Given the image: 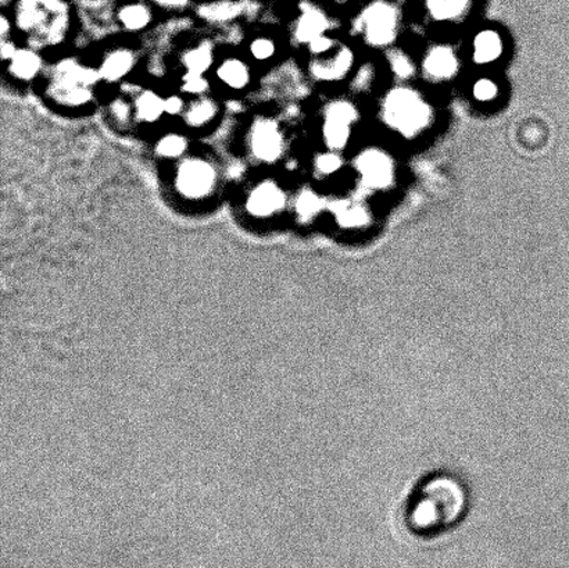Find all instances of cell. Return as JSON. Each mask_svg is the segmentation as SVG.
<instances>
[{
	"instance_id": "obj_1",
	"label": "cell",
	"mask_w": 569,
	"mask_h": 568,
	"mask_svg": "<svg viewBox=\"0 0 569 568\" xmlns=\"http://www.w3.org/2000/svg\"><path fill=\"white\" fill-rule=\"evenodd\" d=\"M468 502L466 484L459 477L435 472L415 489L407 506V527L417 537L442 536L465 519Z\"/></svg>"
},
{
	"instance_id": "obj_2",
	"label": "cell",
	"mask_w": 569,
	"mask_h": 568,
	"mask_svg": "<svg viewBox=\"0 0 569 568\" xmlns=\"http://www.w3.org/2000/svg\"><path fill=\"white\" fill-rule=\"evenodd\" d=\"M385 114L396 130L411 136L426 127L429 121V109L422 99L409 89H396L389 94Z\"/></svg>"
},
{
	"instance_id": "obj_3",
	"label": "cell",
	"mask_w": 569,
	"mask_h": 568,
	"mask_svg": "<svg viewBox=\"0 0 569 568\" xmlns=\"http://www.w3.org/2000/svg\"><path fill=\"white\" fill-rule=\"evenodd\" d=\"M214 172L203 161H188L178 175V188L188 197L198 198L213 187Z\"/></svg>"
},
{
	"instance_id": "obj_4",
	"label": "cell",
	"mask_w": 569,
	"mask_h": 568,
	"mask_svg": "<svg viewBox=\"0 0 569 568\" xmlns=\"http://www.w3.org/2000/svg\"><path fill=\"white\" fill-rule=\"evenodd\" d=\"M367 38L372 43H388L395 36L396 14L388 6L376 4L368 9L365 17Z\"/></svg>"
},
{
	"instance_id": "obj_5",
	"label": "cell",
	"mask_w": 569,
	"mask_h": 568,
	"mask_svg": "<svg viewBox=\"0 0 569 568\" xmlns=\"http://www.w3.org/2000/svg\"><path fill=\"white\" fill-rule=\"evenodd\" d=\"M356 113L351 106L338 103L332 106L327 116L326 137L333 148L343 147L349 137V127Z\"/></svg>"
},
{
	"instance_id": "obj_6",
	"label": "cell",
	"mask_w": 569,
	"mask_h": 568,
	"mask_svg": "<svg viewBox=\"0 0 569 568\" xmlns=\"http://www.w3.org/2000/svg\"><path fill=\"white\" fill-rule=\"evenodd\" d=\"M359 170L367 183L372 187H387L392 180V163L387 156L367 152L359 160Z\"/></svg>"
},
{
	"instance_id": "obj_7",
	"label": "cell",
	"mask_w": 569,
	"mask_h": 568,
	"mask_svg": "<svg viewBox=\"0 0 569 568\" xmlns=\"http://www.w3.org/2000/svg\"><path fill=\"white\" fill-rule=\"evenodd\" d=\"M253 149L259 158L274 159L281 152L280 131L272 122H261L253 132Z\"/></svg>"
},
{
	"instance_id": "obj_8",
	"label": "cell",
	"mask_w": 569,
	"mask_h": 568,
	"mask_svg": "<svg viewBox=\"0 0 569 568\" xmlns=\"http://www.w3.org/2000/svg\"><path fill=\"white\" fill-rule=\"evenodd\" d=\"M284 202L283 195L276 186L266 183L252 193L249 199V210L256 216H269L280 210Z\"/></svg>"
},
{
	"instance_id": "obj_9",
	"label": "cell",
	"mask_w": 569,
	"mask_h": 568,
	"mask_svg": "<svg viewBox=\"0 0 569 568\" xmlns=\"http://www.w3.org/2000/svg\"><path fill=\"white\" fill-rule=\"evenodd\" d=\"M501 49H503V47H501V39L498 33L492 31L479 33L476 39V44H473L476 60L479 61V63H489V61L498 59Z\"/></svg>"
},
{
	"instance_id": "obj_10",
	"label": "cell",
	"mask_w": 569,
	"mask_h": 568,
	"mask_svg": "<svg viewBox=\"0 0 569 568\" xmlns=\"http://www.w3.org/2000/svg\"><path fill=\"white\" fill-rule=\"evenodd\" d=\"M426 66L429 74L446 78L457 70V60L449 49L440 48L428 56Z\"/></svg>"
},
{
	"instance_id": "obj_11",
	"label": "cell",
	"mask_w": 569,
	"mask_h": 568,
	"mask_svg": "<svg viewBox=\"0 0 569 568\" xmlns=\"http://www.w3.org/2000/svg\"><path fill=\"white\" fill-rule=\"evenodd\" d=\"M470 0H428L429 10L439 20L455 19L467 8Z\"/></svg>"
},
{
	"instance_id": "obj_12",
	"label": "cell",
	"mask_w": 569,
	"mask_h": 568,
	"mask_svg": "<svg viewBox=\"0 0 569 568\" xmlns=\"http://www.w3.org/2000/svg\"><path fill=\"white\" fill-rule=\"evenodd\" d=\"M323 27H326L323 17L316 13V11H311V13L306 14L303 19H301L299 37L303 39V41H312V39L316 41L317 38H320Z\"/></svg>"
},
{
	"instance_id": "obj_13",
	"label": "cell",
	"mask_w": 569,
	"mask_h": 568,
	"mask_svg": "<svg viewBox=\"0 0 569 568\" xmlns=\"http://www.w3.org/2000/svg\"><path fill=\"white\" fill-rule=\"evenodd\" d=\"M221 80L226 81L228 86L241 88L248 80V72L243 64L238 61H228L221 67L220 71Z\"/></svg>"
},
{
	"instance_id": "obj_14",
	"label": "cell",
	"mask_w": 569,
	"mask_h": 568,
	"mask_svg": "<svg viewBox=\"0 0 569 568\" xmlns=\"http://www.w3.org/2000/svg\"><path fill=\"white\" fill-rule=\"evenodd\" d=\"M131 63V56L124 53L111 56V58L104 63V76H108L109 78L120 77L121 74H124L128 69H130Z\"/></svg>"
},
{
	"instance_id": "obj_15",
	"label": "cell",
	"mask_w": 569,
	"mask_h": 568,
	"mask_svg": "<svg viewBox=\"0 0 569 568\" xmlns=\"http://www.w3.org/2000/svg\"><path fill=\"white\" fill-rule=\"evenodd\" d=\"M38 69V61L31 53L16 54L13 61V71L17 76L30 77Z\"/></svg>"
},
{
	"instance_id": "obj_16",
	"label": "cell",
	"mask_w": 569,
	"mask_h": 568,
	"mask_svg": "<svg viewBox=\"0 0 569 568\" xmlns=\"http://www.w3.org/2000/svg\"><path fill=\"white\" fill-rule=\"evenodd\" d=\"M122 21H124V24L131 28L142 27L147 24L148 21L147 10L139 8V6L128 8L122 11Z\"/></svg>"
},
{
	"instance_id": "obj_17",
	"label": "cell",
	"mask_w": 569,
	"mask_h": 568,
	"mask_svg": "<svg viewBox=\"0 0 569 568\" xmlns=\"http://www.w3.org/2000/svg\"><path fill=\"white\" fill-rule=\"evenodd\" d=\"M139 110H141L144 119L153 120L163 110V103L158 98H154L153 94H147V97L142 98Z\"/></svg>"
},
{
	"instance_id": "obj_18",
	"label": "cell",
	"mask_w": 569,
	"mask_h": 568,
	"mask_svg": "<svg viewBox=\"0 0 569 568\" xmlns=\"http://www.w3.org/2000/svg\"><path fill=\"white\" fill-rule=\"evenodd\" d=\"M210 63V53L208 49H199L197 52L189 54L188 67L192 71H202Z\"/></svg>"
},
{
	"instance_id": "obj_19",
	"label": "cell",
	"mask_w": 569,
	"mask_h": 568,
	"mask_svg": "<svg viewBox=\"0 0 569 568\" xmlns=\"http://www.w3.org/2000/svg\"><path fill=\"white\" fill-rule=\"evenodd\" d=\"M213 114V106L209 102H202L189 111V120L194 122V124H199V122L208 121Z\"/></svg>"
},
{
	"instance_id": "obj_20",
	"label": "cell",
	"mask_w": 569,
	"mask_h": 568,
	"mask_svg": "<svg viewBox=\"0 0 569 568\" xmlns=\"http://www.w3.org/2000/svg\"><path fill=\"white\" fill-rule=\"evenodd\" d=\"M183 148H186V142L178 137L166 138L164 141L160 143V152L166 156L180 155Z\"/></svg>"
},
{
	"instance_id": "obj_21",
	"label": "cell",
	"mask_w": 569,
	"mask_h": 568,
	"mask_svg": "<svg viewBox=\"0 0 569 568\" xmlns=\"http://www.w3.org/2000/svg\"><path fill=\"white\" fill-rule=\"evenodd\" d=\"M473 93L479 100H490L496 97L498 93V88H496L495 83L489 80L479 81L473 89Z\"/></svg>"
},
{
	"instance_id": "obj_22",
	"label": "cell",
	"mask_w": 569,
	"mask_h": 568,
	"mask_svg": "<svg viewBox=\"0 0 569 568\" xmlns=\"http://www.w3.org/2000/svg\"><path fill=\"white\" fill-rule=\"evenodd\" d=\"M340 221L346 226L362 225L366 221V215L360 209L343 210L340 215Z\"/></svg>"
},
{
	"instance_id": "obj_23",
	"label": "cell",
	"mask_w": 569,
	"mask_h": 568,
	"mask_svg": "<svg viewBox=\"0 0 569 568\" xmlns=\"http://www.w3.org/2000/svg\"><path fill=\"white\" fill-rule=\"evenodd\" d=\"M318 199L312 197V195H306V197L301 198L299 203V211L301 215L310 216L312 213H316L318 209Z\"/></svg>"
},
{
	"instance_id": "obj_24",
	"label": "cell",
	"mask_w": 569,
	"mask_h": 568,
	"mask_svg": "<svg viewBox=\"0 0 569 568\" xmlns=\"http://www.w3.org/2000/svg\"><path fill=\"white\" fill-rule=\"evenodd\" d=\"M340 166V160L337 158V156L327 155L322 156L320 161H318V169H320L323 172H332L335 170H338Z\"/></svg>"
},
{
	"instance_id": "obj_25",
	"label": "cell",
	"mask_w": 569,
	"mask_h": 568,
	"mask_svg": "<svg viewBox=\"0 0 569 568\" xmlns=\"http://www.w3.org/2000/svg\"><path fill=\"white\" fill-rule=\"evenodd\" d=\"M272 50H274V48H272V44L267 41H258L253 44L254 54L261 59L269 58V56L272 53Z\"/></svg>"
},
{
	"instance_id": "obj_26",
	"label": "cell",
	"mask_w": 569,
	"mask_h": 568,
	"mask_svg": "<svg viewBox=\"0 0 569 568\" xmlns=\"http://www.w3.org/2000/svg\"><path fill=\"white\" fill-rule=\"evenodd\" d=\"M395 70L399 72L400 76H407L410 74L411 67L409 64V61H407L405 58H398L393 61Z\"/></svg>"
},
{
	"instance_id": "obj_27",
	"label": "cell",
	"mask_w": 569,
	"mask_h": 568,
	"mask_svg": "<svg viewBox=\"0 0 569 568\" xmlns=\"http://www.w3.org/2000/svg\"><path fill=\"white\" fill-rule=\"evenodd\" d=\"M159 2L164 4H180L183 2V0H159Z\"/></svg>"
}]
</instances>
